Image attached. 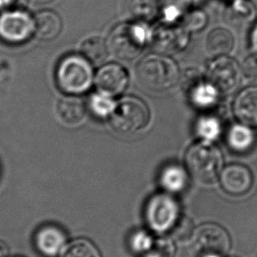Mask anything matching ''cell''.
Here are the masks:
<instances>
[{
    "mask_svg": "<svg viewBox=\"0 0 257 257\" xmlns=\"http://www.w3.org/2000/svg\"><path fill=\"white\" fill-rule=\"evenodd\" d=\"M181 79L180 70L168 56L151 54L144 57L137 66V79L140 86L154 93L171 89Z\"/></svg>",
    "mask_w": 257,
    "mask_h": 257,
    "instance_id": "obj_1",
    "label": "cell"
},
{
    "mask_svg": "<svg viewBox=\"0 0 257 257\" xmlns=\"http://www.w3.org/2000/svg\"><path fill=\"white\" fill-rule=\"evenodd\" d=\"M152 29L144 22H127L115 26L107 38L108 50L120 60L135 59L150 43Z\"/></svg>",
    "mask_w": 257,
    "mask_h": 257,
    "instance_id": "obj_2",
    "label": "cell"
},
{
    "mask_svg": "<svg viewBox=\"0 0 257 257\" xmlns=\"http://www.w3.org/2000/svg\"><path fill=\"white\" fill-rule=\"evenodd\" d=\"M185 161L189 175L201 184L213 183L221 174L223 156L211 142L201 140L192 145L186 153Z\"/></svg>",
    "mask_w": 257,
    "mask_h": 257,
    "instance_id": "obj_3",
    "label": "cell"
},
{
    "mask_svg": "<svg viewBox=\"0 0 257 257\" xmlns=\"http://www.w3.org/2000/svg\"><path fill=\"white\" fill-rule=\"evenodd\" d=\"M56 80L64 93L81 94L93 85V68L86 57L70 54L63 57L57 64Z\"/></svg>",
    "mask_w": 257,
    "mask_h": 257,
    "instance_id": "obj_4",
    "label": "cell"
},
{
    "mask_svg": "<svg viewBox=\"0 0 257 257\" xmlns=\"http://www.w3.org/2000/svg\"><path fill=\"white\" fill-rule=\"evenodd\" d=\"M150 119V110L145 101L139 97L126 96L115 103L108 121L114 132L127 136L147 128Z\"/></svg>",
    "mask_w": 257,
    "mask_h": 257,
    "instance_id": "obj_5",
    "label": "cell"
},
{
    "mask_svg": "<svg viewBox=\"0 0 257 257\" xmlns=\"http://www.w3.org/2000/svg\"><path fill=\"white\" fill-rule=\"evenodd\" d=\"M146 221L153 231L170 232L181 218L178 202L169 193L155 194L147 202Z\"/></svg>",
    "mask_w": 257,
    "mask_h": 257,
    "instance_id": "obj_6",
    "label": "cell"
},
{
    "mask_svg": "<svg viewBox=\"0 0 257 257\" xmlns=\"http://www.w3.org/2000/svg\"><path fill=\"white\" fill-rule=\"evenodd\" d=\"M190 33L181 23L161 22L151 32L150 43L155 53L174 56L188 47Z\"/></svg>",
    "mask_w": 257,
    "mask_h": 257,
    "instance_id": "obj_7",
    "label": "cell"
},
{
    "mask_svg": "<svg viewBox=\"0 0 257 257\" xmlns=\"http://www.w3.org/2000/svg\"><path fill=\"white\" fill-rule=\"evenodd\" d=\"M182 85L194 107L201 110H209L218 105L221 94L197 69L186 71L182 76Z\"/></svg>",
    "mask_w": 257,
    "mask_h": 257,
    "instance_id": "obj_8",
    "label": "cell"
},
{
    "mask_svg": "<svg viewBox=\"0 0 257 257\" xmlns=\"http://www.w3.org/2000/svg\"><path fill=\"white\" fill-rule=\"evenodd\" d=\"M241 77V67L234 59L225 56L215 57L208 66L205 78L221 95H229L238 89Z\"/></svg>",
    "mask_w": 257,
    "mask_h": 257,
    "instance_id": "obj_9",
    "label": "cell"
},
{
    "mask_svg": "<svg viewBox=\"0 0 257 257\" xmlns=\"http://www.w3.org/2000/svg\"><path fill=\"white\" fill-rule=\"evenodd\" d=\"M194 246L202 255L224 257L230 250V237L225 229L216 224H204L193 235Z\"/></svg>",
    "mask_w": 257,
    "mask_h": 257,
    "instance_id": "obj_10",
    "label": "cell"
},
{
    "mask_svg": "<svg viewBox=\"0 0 257 257\" xmlns=\"http://www.w3.org/2000/svg\"><path fill=\"white\" fill-rule=\"evenodd\" d=\"M35 32V19L23 10L7 12L0 18V38L5 43L19 45L28 41Z\"/></svg>",
    "mask_w": 257,
    "mask_h": 257,
    "instance_id": "obj_11",
    "label": "cell"
},
{
    "mask_svg": "<svg viewBox=\"0 0 257 257\" xmlns=\"http://www.w3.org/2000/svg\"><path fill=\"white\" fill-rule=\"evenodd\" d=\"M128 84V72L118 64H105L95 76L97 89L111 97L118 96L123 93Z\"/></svg>",
    "mask_w": 257,
    "mask_h": 257,
    "instance_id": "obj_12",
    "label": "cell"
},
{
    "mask_svg": "<svg viewBox=\"0 0 257 257\" xmlns=\"http://www.w3.org/2000/svg\"><path fill=\"white\" fill-rule=\"evenodd\" d=\"M67 235L58 225L47 224L40 226L34 235V245L37 252L45 257H54L66 245Z\"/></svg>",
    "mask_w": 257,
    "mask_h": 257,
    "instance_id": "obj_13",
    "label": "cell"
},
{
    "mask_svg": "<svg viewBox=\"0 0 257 257\" xmlns=\"http://www.w3.org/2000/svg\"><path fill=\"white\" fill-rule=\"evenodd\" d=\"M219 180L223 189L232 196L246 194L253 185L252 173L243 165H229L222 170Z\"/></svg>",
    "mask_w": 257,
    "mask_h": 257,
    "instance_id": "obj_14",
    "label": "cell"
},
{
    "mask_svg": "<svg viewBox=\"0 0 257 257\" xmlns=\"http://www.w3.org/2000/svg\"><path fill=\"white\" fill-rule=\"evenodd\" d=\"M233 112L239 122L257 127V86H248L238 93Z\"/></svg>",
    "mask_w": 257,
    "mask_h": 257,
    "instance_id": "obj_15",
    "label": "cell"
},
{
    "mask_svg": "<svg viewBox=\"0 0 257 257\" xmlns=\"http://www.w3.org/2000/svg\"><path fill=\"white\" fill-rule=\"evenodd\" d=\"M235 39L229 29L218 27L208 34L205 39V49L212 57H225L232 52Z\"/></svg>",
    "mask_w": 257,
    "mask_h": 257,
    "instance_id": "obj_16",
    "label": "cell"
},
{
    "mask_svg": "<svg viewBox=\"0 0 257 257\" xmlns=\"http://www.w3.org/2000/svg\"><path fill=\"white\" fill-rule=\"evenodd\" d=\"M57 114L64 124L75 127L85 120L86 104L78 97H65L58 102Z\"/></svg>",
    "mask_w": 257,
    "mask_h": 257,
    "instance_id": "obj_17",
    "label": "cell"
},
{
    "mask_svg": "<svg viewBox=\"0 0 257 257\" xmlns=\"http://www.w3.org/2000/svg\"><path fill=\"white\" fill-rule=\"evenodd\" d=\"M255 8L248 0H232L225 9V22L235 27H244L255 19Z\"/></svg>",
    "mask_w": 257,
    "mask_h": 257,
    "instance_id": "obj_18",
    "label": "cell"
},
{
    "mask_svg": "<svg viewBox=\"0 0 257 257\" xmlns=\"http://www.w3.org/2000/svg\"><path fill=\"white\" fill-rule=\"evenodd\" d=\"M159 0H126L124 10L133 22H147L159 15Z\"/></svg>",
    "mask_w": 257,
    "mask_h": 257,
    "instance_id": "obj_19",
    "label": "cell"
},
{
    "mask_svg": "<svg viewBox=\"0 0 257 257\" xmlns=\"http://www.w3.org/2000/svg\"><path fill=\"white\" fill-rule=\"evenodd\" d=\"M255 142V135L253 128L242 122L232 125L227 133V144L237 153H246L249 151Z\"/></svg>",
    "mask_w": 257,
    "mask_h": 257,
    "instance_id": "obj_20",
    "label": "cell"
},
{
    "mask_svg": "<svg viewBox=\"0 0 257 257\" xmlns=\"http://www.w3.org/2000/svg\"><path fill=\"white\" fill-rule=\"evenodd\" d=\"M61 29L60 17L54 12H41L35 18V32L40 39H54L60 34Z\"/></svg>",
    "mask_w": 257,
    "mask_h": 257,
    "instance_id": "obj_21",
    "label": "cell"
},
{
    "mask_svg": "<svg viewBox=\"0 0 257 257\" xmlns=\"http://www.w3.org/2000/svg\"><path fill=\"white\" fill-rule=\"evenodd\" d=\"M163 189L169 194L183 191L188 184V174L178 165H169L162 170L160 177Z\"/></svg>",
    "mask_w": 257,
    "mask_h": 257,
    "instance_id": "obj_22",
    "label": "cell"
},
{
    "mask_svg": "<svg viewBox=\"0 0 257 257\" xmlns=\"http://www.w3.org/2000/svg\"><path fill=\"white\" fill-rule=\"evenodd\" d=\"M221 132V121L212 114L202 115L196 123V133L203 141L212 143L215 140H218Z\"/></svg>",
    "mask_w": 257,
    "mask_h": 257,
    "instance_id": "obj_23",
    "label": "cell"
},
{
    "mask_svg": "<svg viewBox=\"0 0 257 257\" xmlns=\"http://www.w3.org/2000/svg\"><path fill=\"white\" fill-rule=\"evenodd\" d=\"M81 51L83 56L90 63L98 65L106 61L109 50L104 40L98 36H93L83 43Z\"/></svg>",
    "mask_w": 257,
    "mask_h": 257,
    "instance_id": "obj_24",
    "label": "cell"
},
{
    "mask_svg": "<svg viewBox=\"0 0 257 257\" xmlns=\"http://www.w3.org/2000/svg\"><path fill=\"white\" fill-rule=\"evenodd\" d=\"M189 5L184 0H162L160 3L159 14L161 22L167 23H181Z\"/></svg>",
    "mask_w": 257,
    "mask_h": 257,
    "instance_id": "obj_25",
    "label": "cell"
},
{
    "mask_svg": "<svg viewBox=\"0 0 257 257\" xmlns=\"http://www.w3.org/2000/svg\"><path fill=\"white\" fill-rule=\"evenodd\" d=\"M115 103L113 97L99 92L90 97L89 108L95 117L105 119L110 116Z\"/></svg>",
    "mask_w": 257,
    "mask_h": 257,
    "instance_id": "obj_26",
    "label": "cell"
},
{
    "mask_svg": "<svg viewBox=\"0 0 257 257\" xmlns=\"http://www.w3.org/2000/svg\"><path fill=\"white\" fill-rule=\"evenodd\" d=\"M61 257H101L95 245L85 239H76L62 253Z\"/></svg>",
    "mask_w": 257,
    "mask_h": 257,
    "instance_id": "obj_27",
    "label": "cell"
},
{
    "mask_svg": "<svg viewBox=\"0 0 257 257\" xmlns=\"http://www.w3.org/2000/svg\"><path fill=\"white\" fill-rule=\"evenodd\" d=\"M182 24L189 33L200 32L208 24V16L203 10L194 9L187 11L182 18Z\"/></svg>",
    "mask_w": 257,
    "mask_h": 257,
    "instance_id": "obj_28",
    "label": "cell"
},
{
    "mask_svg": "<svg viewBox=\"0 0 257 257\" xmlns=\"http://www.w3.org/2000/svg\"><path fill=\"white\" fill-rule=\"evenodd\" d=\"M155 241L149 232L144 230H139L133 232L130 239V246L133 252L137 253H147L154 247Z\"/></svg>",
    "mask_w": 257,
    "mask_h": 257,
    "instance_id": "obj_29",
    "label": "cell"
},
{
    "mask_svg": "<svg viewBox=\"0 0 257 257\" xmlns=\"http://www.w3.org/2000/svg\"><path fill=\"white\" fill-rule=\"evenodd\" d=\"M175 248L169 240L161 239L155 242L154 247L144 253L142 257H174Z\"/></svg>",
    "mask_w": 257,
    "mask_h": 257,
    "instance_id": "obj_30",
    "label": "cell"
},
{
    "mask_svg": "<svg viewBox=\"0 0 257 257\" xmlns=\"http://www.w3.org/2000/svg\"><path fill=\"white\" fill-rule=\"evenodd\" d=\"M241 72L247 80L257 81V54L253 53L246 57L241 65Z\"/></svg>",
    "mask_w": 257,
    "mask_h": 257,
    "instance_id": "obj_31",
    "label": "cell"
},
{
    "mask_svg": "<svg viewBox=\"0 0 257 257\" xmlns=\"http://www.w3.org/2000/svg\"><path fill=\"white\" fill-rule=\"evenodd\" d=\"M172 231L174 232L175 237L181 240L189 239L190 236L194 235V232H192V222L190 221L188 218H182V217L175 225V228Z\"/></svg>",
    "mask_w": 257,
    "mask_h": 257,
    "instance_id": "obj_32",
    "label": "cell"
},
{
    "mask_svg": "<svg viewBox=\"0 0 257 257\" xmlns=\"http://www.w3.org/2000/svg\"><path fill=\"white\" fill-rule=\"evenodd\" d=\"M250 44L253 49V53L257 54V23L253 27L250 35Z\"/></svg>",
    "mask_w": 257,
    "mask_h": 257,
    "instance_id": "obj_33",
    "label": "cell"
},
{
    "mask_svg": "<svg viewBox=\"0 0 257 257\" xmlns=\"http://www.w3.org/2000/svg\"><path fill=\"white\" fill-rule=\"evenodd\" d=\"M9 252L10 250L8 244L0 239V257H8Z\"/></svg>",
    "mask_w": 257,
    "mask_h": 257,
    "instance_id": "obj_34",
    "label": "cell"
},
{
    "mask_svg": "<svg viewBox=\"0 0 257 257\" xmlns=\"http://www.w3.org/2000/svg\"><path fill=\"white\" fill-rule=\"evenodd\" d=\"M17 0H0V9L11 8L16 3Z\"/></svg>",
    "mask_w": 257,
    "mask_h": 257,
    "instance_id": "obj_35",
    "label": "cell"
},
{
    "mask_svg": "<svg viewBox=\"0 0 257 257\" xmlns=\"http://www.w3.org/2000/svg\"><path fill=\"white\" fill-rule=\"evenodd\" d=\"M31 3L36 5H45L52 2L53 0H29Z\"/></svg>",
    "mask_w": 257,
    "mask_h": 257,
    "instance_id": "obj_36",
    "label": "cell"
},
{
    "mask_svg": "<svg viewBox=\"0 0 257 257\" xmlns=\"http://www.w3.org/2000/svg\"><path fill=\"white\" fill-rule=\"evenodd\" d=\"M184 1L189 6V5L199 4L201 2H203L204 0H184Z\"/></svg>",
    "mask_w": 257,
    "mask_h": 257,
    "instance_id": "obj_37",
    "label": "cell"
},
{
    "mask_svg": "<svg viewBox=\"0 0 257 257\" xmlns=\"http://www.w3.org/2000/svg\"><path fill=\"white\" fill-rule=\"evenodd\" d=\"M201 257H221L218 256V255H202Z\"/></svg>",
    "mask_w": 257,
    "mask_h": 257,
    "instance_id": "obj_38",
    "label": "cell"
},
{
    "mask_svg": "<svg viewBox=\"0 0 257 257\" xmlns=\"http://www.w3.org/2000/svg\"><path fill=\"white\" fill-rule=\"evenodd\" d=\"M229 1H232V0H229Z\"/></svg>",
    "mask_w": 257,
    "mask_h": 257,
    "instance_id": "obj_39",
    "label": "cell"
}]
</instances>
